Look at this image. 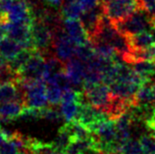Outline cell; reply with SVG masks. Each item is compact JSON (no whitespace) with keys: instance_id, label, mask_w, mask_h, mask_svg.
Returning <instances> with one entry per match:
<instances>
[{"instance_id":"8fae6325","label":"cell","mask_w":155,"mask_h":154,"mask_svg":"<svg viewBox=\"0 0 155 154\" xmlns=\"http://www.w3.org/2000/svg\"><path fill=\"white\" fill-rule=\"evenodd\" d=\"M10 101H21L25 103V91L16 82L0 84V103Z\"/></svg>"},{"instance_id":"ba28073f","label":"cell","mask_w":155,"mask_h":154,"mask_svg":"<svg viewBox=\"0 0 155 154\" xmlns=\"http://www.w3.org/2000/svg\"><path fill=\"white\" fill-rule=\"evenodd\" d=\"M7 18L10 23L14 24L31 25L34 23L31 6L27 0H15L7 12Z\"/></svg>"},{"instance_id":"4dcf8cb0","label":"cell","mask_w":155,"mask_h":154,"mask_svg":"<svg viewBox=\"0 0 155 154\" xmlns=\"http://www.w3.org/2000/svg\"><path fill=\"white\" fill-rule=\"evenodd\" d=\"M111 154H124V153H122V152H115V153H111Z\"/></svg>"},{"instance_id":"2e32d148","label":"cell","mask_w":155,"mask_h":154,"mask_svg":"<svg viewBox=\"0 0 155 154\" xmlns=\"http://www.w3.org/2000/svg\"><path fill=\"white\" fill-rule=\"evenodd\" d=\"M136 104H155V84L146 82L138 88Z\"/></svg>"},{"instance_id":"7402d4cb","label":"cell","mask_w":155,"mask_h":154,"mask_svg":"<svg viewBox=\"0 0 155 154\" xmlns=\"http://www.w3.org/2000/svg\"><path fill=\"white\" fill-rule=\"evenodd\" d=\"M92 45H93V48H94L95 54L100 56V57L114 60L116 56L118 55L116 50H115V48L109 43L97 42V43H93Z\"/></svg>"},{"instance_id":"52a82bcc","label":"cell","mask_w":155,"mask_h":154,"mask_svg":"<svg viewBox=\"0 0 155 154\" xmlns=\"http://www.w3.org/2000/svg\"><path fill=\"white\" fill-rule=\"evenodd\" d=\"M7 36L21 44L23 48L35 49L31 38V25L28 24H7Z\"/></svg>"},{"instance_id":"7c38bea8","label":"cell","mask_w":155,"mask_h":154,"mask_svg":"<svg viewBox=\"0 0 155 154\" xmlns=\"http://www.w3.org/2000/svg\"><path fill=\"white\" fill-rule=\"evenodd\" d=\"M140 87L136 84L122 82V80H116L109 86L112 95L129 100L134 104H136V94Z\"/></svg>"},{"instance_id":"1f68e13d","label":"cell","mask_w":155,"mask_h":154,"mask_svg":"<svg viewBox=\"0 0 155 154\" xmlns=\"http://www.w3.org/2000/svg\"><path fill=\"white\" fill-rule=\"evenodd\" d=\"M151 83H154V84H155V77H154V78L152 79V80H151Z\"/></svg>"},{"instance_id":"484cf974","label":"cell","mask_w":155,"mask_h":154,"mask_svg":"<svg viewBox=\"0 0 155 154\" xmlns=\"http://www.w3.org/2000/svg\"><path fill=\"white\" fill-rule=\"evenodd\" d=\"M138 140L145 154H155V136L152 133H144Z\"/></svg>"},{"instance_id":"ac0fdd59","label":"cell","mask_w":155,"mask_h":154,"mask_svg":"<svg viewBox=\"0 0 155 154\" xmlns=\"http://www.w3.org/2000/svg\"><path fill=\"white\" fill-rule=\"evenodd\" d=\"M130 45L136 50H140L147 48L148 46L155 44V38L151 31H141L140 34L128 36Z\"/></svg>"},{"instance_id":"7a4b0ae2","label":"cell","mask_w":155,"mask_h":154,"mask_svg":"<svg viewBox=\"0 0 155 154\" xmlns=\"http://www.w3.org/2000/svg\"><path fill=\"white\" fill-rule=\"evenodd\" d=\"M83 91L88 104L100 109L104 113L107 112L111 101V91L107 84L100 83L84 86Z\"/></svg>"},{"instance_id":"44dd1931","label":"cell","mask_w":155,"mask_h":154,"mask_svg":"<svg viewBox=\"0 0 155 154\" xmlns=\"http://www.w3.org/2000/svg\"><path fill=\"white\" fill-rule=\"evenodd\" d=\"M81 107L79 101H67V102H61V111L64 116L66 122H72L76 119Z\"/></svg>"},{"instance_id":"ffe728a7","label":"cell","mask_w":155,"mask_h":154,"mask_svg":"<svg viewBox=\"0 0 155 154\" xmlns=\"http://www.w3.org/2000/svg\"><path fill=\"white\" fill-rule=\"evenodd\" d=\"M36 51V49H30V48H23L19 53L15 56V58L9 61V66L14 72L18 73L25 63L31 57V55Z\"/></svg>"},{"instance_id":"f1b7e54d","label":"cell","mask_w":155,"mask_h":154,"mask_svg":"<svg viewBox=\"0 0 155 154\" xmlns=\"http://www.w3.org/2000/svg\"><path fill=\"white\" fill-rule=\"evenodd\" d=\"M83 11H88L100 4V0H78Z\"/></svg>"},{"instance_id":"4fadbf2b","label":"cell","mask_w":155,"mask_h":154,"mask_svg":"<svg viewBox=\"0 0 155 154\" xmlns=\"http://www.w3.org/2000/svg\"><path fill=\"white\" fill-rule=\"evenodd\" d=\"M65 72L70 78L73 87L83 88L84 79V63L83 61L74 57L65 62Z\"/></svg>"},{"instance_id":"9c48e42d","label":"cell","mask_w":155,"mask_h":154,"mask_svg":"<svg viewBox=\"0 0 155 154\" xmlns=\"http://www.w3.org/2000/svg\"><path fill=\"white\" fill-rule=\"evenodd\" d=\"M103 8L100 3L99 5H97L91 10L83 12V14L80 17V21L83 24L84 30L87 31L89 41L96 34L97 29L99 27V23L101 21V18L103 17Z\"/></svg>"},{"instance_id":"8992f818","label":"cell","mask_w":155,"mask_h":154,"mask_svg":"<svg viewBox=\"0 0 155 154\" xmlns=\"http://www.w3.org/2000/svg\"><path fill=\"white\" fill-rule=\"evenodd\" d=\"M109 119L106 113L102 110L92 106L91 104H81L80 110L76 117V121L83 125L89 131L94 127L96 124H98L101 121Z\"/></svg>"},{"instance_id":"d6986e66","label":"cell","mask_w":155,"mask_h":154,"mask_svg":"<svg viewBox=\"0 0 155 154\" xmlns=\"http://www.w3.org/2000/svg\"><path fill=\"white\" fill-rule=\"evenodd\" d=\"M83 12L78 0H63L60 13L64 19H80Z\"/></svg>"},{"instance_id":"5bb4252c","label":"cell","mask_w":155,"mask_h":154,"mask_svg":"<svg viewBox=\"0 0 155 154\" xmlns=\"http://www.w3.org/2000/svg\"><path fill=\"white\" fill-rule=\"evenodd\" d=\"M45 58L46 63L45 71L43 74V80H45L46 84H49L55 78V76L65 71V62L60 60L58 57H56L55 55H49Z\"/></svg>"},{"instance_id":"d6a6232c","label":"cell","mask_w":155,"mask_h":154,"mask_svg":"<svg viewBox=\"0 0 155 154\" xmlns=\"http://www.w3.org/2000/svg\"><path fill=\"white\" fill-rule=\"evenodd\" d=\"M0 24H1V21H0Z\"/></svg>"},{"instance_id":"6da1fadb","label":"cell","mask_w":155,"mask_h":154,"mask_svg":"<svg viewBox=\"0 0 155 154\" xmlns=\"http://www.w3.org/2000/svg\"><path fill=\"white\" fill-rule=\"evenodd\" d=\"M151 17L152 14H149L148 12H145L143 10L137 9L129 17L113 23L116 29L122 34L130 36L140 34L141 31L151 30Z\"/></svg>"},{"instance_id":"3957f363","label":"cell","mask_w":155,"mask_h":154,"mask_svg":"<svg viewBox=\"0 0 155 154\" xmlns=\"http://www.w3.org/2000/svg\"><path fill=\"white\" fill-rule=\"evenodd\" d=\"M46 58L41 52L36 50L31 57L25 63V65L18 72L19 83L22 80H43V74L45 71Z\"/></svg>"},{"instance_id":"9a60e30c","label":"cell","mask_w":155,"mask_h":154,"mask_svg":"<svg viewBox=\"0 0 155 154\" xmlns=\"http://www.w3.org/2000/svg\"><path fill=\"white\" fill-rule=\"evenodd\" d=\"M25 108V103L21 101H10L6 103H0V117L8 118L11 121L19 119Z\"/></svg>"},{"instance_id":"277c9868","label":"cell","mask_w":155,"mask_h":154,"mask_svg":"<svg viewBox=\"0 0 155 154\" xmlns=\"http://www.w3.org/2000/svg\"><path fill=\"white\" fill-rule=\"evenodd\" d=\"M52 47L55 56L62 60L63 62H67L72 58L76 57L77 45L65 31L63 27L53 31Z\"/></svg>"},{"instance_id":"83f0119b","label":"cell","mask_w":155,"mask_h":154,"mask_svg":"<svg viewBox=\"0 0 155 154\" xmlns=\"http://www.w3.org/2000/svg\"><path fill=\"white\" fill-rule=\"evenodd\" d=\"M138 9L148 12L149 14H155V0H137Z\"/></svg>"},{"instance_id":"603a6c76","label":"cell","mask_w":155,"mask_h":154,"mask_svg":"<svg viewBox=\"0 0 155 154\" xmlns=\"http://www.w3.org/2000/svg\"><path fill=\"white\" fill-rule=\"evenodd\" d=\"M47 99L49 105H59L62 101L63 96V90L57 86L55 84H47L46 90Z\"/></svg>"},{"instance_id":"30bf717a","label":"cell","mask_w":155,"mask_h":154,"mask_svg":"<svg viewBox=\"0 0 155 154\" xmlns=\"http://www.w3.org/2000/svg\"><path fill=\"white\" fill-rule=\"evenodd\" d=\"M63 28L76 45H83L89 42L87 31L79 19H65Z\"/></svg>"},{"instance_id":"4316f807","label":"cell","mask_w":155,"mask_h":154,"mask_svg":"<svg viewBox=\"0 0 155 154\" xmlns=\"http://www.w3.org/2000/svg\"><path fill=\"white\" fill-rule=\"evenodd\" d=\"M49 84H57L61 90H70V88L73 87V84L71 82L70 78H69V76L67 75L66 72H61L59 73L58 75L55 76V78L52 80V82L49 83Z\"/></svg>"},{"instance_id":"5b68a950","label":"cell","mask_w":155,"mask_h":154,"mask_svg":"<svg viewBox=\"0 0 155 154\" xmlns=\"http://www.w3.org/2000/svg\"><path fill=\"white\" fill-rule=\"evenodd\" d=\"M31 38L36 50L47 57L51 54L53 45V32L45 24L35 20L31 24Z\"/></svg>"},{"instance_id":"f546056e","label":"cell","mask_w":155,"mask_h":154,"mask_svg":"<svg viewBox=\"0 0 155 154\" xmlns=\"http://www.w3.org/2000/svg\"><path fill=\"white\" fill-rule=\"evenodd\" d=\"M44 3H46L48 6L56 8V9H59L62 6V2L63 0H42Z\"/></svg>"},{"instance_id":"cb8c5ba5","label":"cell","mask_w":155,"mask_h":154,"mask_svg":"<svg viewBox=\"0 0 155 154\" xmlns=\"http://www.w3.org/2000/svg\"><path fill=\"white\" fill-rule=\"evenodd\" d=\"M95 55L94 48L92 43L89 41L88 43L83 44V45H77L76 48V57L83 62H87Z\"/></svg>"},{"instance_id":"d4e9b609","label":"cell","mask_w":155,"mask_h":154,"mask_svg":"<svg viewBox=\"0 0 155 154\" xmlns=\"http://www.w3.org/2000/svg\"><path fill=\"white\" fill-rule=\"evenodd\" d=\"M121 152L124 154H145L140 140L137 139H130L128 140L124 144Z\"/></svg>"},{"instance_id":"e0dca14e","label":"cell","mask_w":155,"mask_h":154,"mask_svg":"<svg viewBox=\"0 0 155 154\" xmlns=\"http://www.w3.org/2000/svg\"><path fill=\"white\" fill-rule=\"evenodd\" d=\"M23 49L21 44L16 42L15 40L11 39L10 38H3L0 39V55L10 61L15 56L17 55L20 51Z\"/></svg>"}]
</instances>
